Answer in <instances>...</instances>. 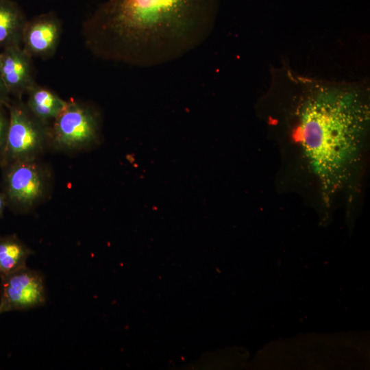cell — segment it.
Listing matches in <instances>:
<instances>
[{"instance_id":"obj_10","label":"cell","mask_w":370,"mask_h":370,"mask_svg":"<svg viewBox=\"0 0 370 370\" xmlns=\"http://www.w3.org/2000/svg\"><path fill=\"white\" fill-rule=\"evenodd\" d=\"M25 104L29 111L42 122L51 125L62 111L67 101L53 90L36 84L27 92Z\"/></svg>"},{"instance_id":"obj_4","label":"cell","mask_w":370,"mask_h":370,"mask_svg":"<svg viewBox=\"0 0 370 370\" xmlns=\"http://www.w3.org/2000/svg\"><path fill=\"white\" fill-rule=\"evenodd\" d=\"M50 149L67 153L88 151L102 138V116L94 106L73 99L50 125Z\"/></svg>"},{"instance_id":"obj_7","label":"cell","mask_w":370,"mask_h":370,"mask_svg":"<svg viewBox=\"0 0 370 370\" xmlns=\"http://www.w3.org/2000/svg\"><path fill=\"white\" fill-rule=\"evenodd\" d=\"M62 34V23L52 13L27 20L23 32L22 48L32 58L48 59L54 56Z\"/></svg>"},{"instance_id":"obj_5","label":"cell","mask_w":370,"mask_h":370,"mask_svg":"<svg viewBox=\"0 0 370 370\" xmlns=\"http://www.w3.org/2000/svg\"><path fill=\"white\" fill-rule=\"evenodd\" d=\"M9 126L0 167L16 162L39 160L50 149V125L36 117L23 99L7 105Z\"/></svg>"},{"instance_id":"obj_11","label":"cell","mask_w":370,"mask_h":370,"mask_svg":"<svg viewBox=\"0 0 370 370\" xmlns=\"http://www.w3.org/2000/svg\"><path fill=\"white\" fill-rule=\"evenodd\" d=\"M33 253L16 234L0 236V278L26 267Z\"/></svg>"},{"instance_id":"obj_12","label":"cell","mask_w":370,"mask_h":370,"mask_svg":"<svg viewBox=\"0 0 370 370\" xmlns=\"http://www.w3.org/2000/svg\"><path fill=\"white\" fill-rule=\"evenodd\" d=\"M9 115L5 106H0V166L2 163L8 136Z\"/></svg>"},{"instance_id":"obj_13","label":"cell","mask_w":370,"mask_h":370,"mask_svg":"<svg viewBox=\"0 0 370 370\" xmlns=\"http://www.w3.org/2000/svg\"><path fill=\"white\" fill-rule=\"evenodd\" d=\"M12 98L3 83L0 71V106H7Z\"/></svg>"},{"instance_id":"obj_3","label":"cell","mask_w":370,"mask_h":370,"mask_svg":"<svg viewBox=\"0 0 370 370\" xmlns=\"http://www.w3.org/2000/svg\"><path fill=\"white\" fill-rule=\"evenodd\" d=\"M1 169V191L6 206L14 213H29L51 196L53 170L40 159L16 162Z\"/></svg>"},{"instance_id":"obj_1","label":"cell","mask_w":370,"mask_h":370,"mask_svg":"<svg viewBox=\"0 0 370 370\" xmlns=\"http://www.w3.org/2000/svg\"><path fill=\"white\" fill-rule=\"evenodd\" d=\"M220 0H106L82 25L102 60L151 67L175 61L211 35Z\"/></svg>"},{"instance_id":"obj_9","label":"cell","mask_w":370,"mask_h":370,"mask_svg":"<svg viewBox=\"0 0 370 370\" xmlns=\"http://www.w3.org/2000/svg\"><path fill=\"white\" fill-rule=\"evenodd\" d=\"M27 19L19 5L12 0H0V47H21Z\"/></svg>"},{"instance_id":"obj_8","label":"cell","mask_w":370,"mask_h":370,"mask_svg":"<svg viewBox=\"0 0 370 370\" xmlns=\"http://www.w3.org/2000/svg\"><path fill=\"white\" fill-rule=\"evenodd\" d=\"M0 71L7 90L14 98L22 99L36 84L32 58L22 47L3 49Z\"/></svg>"},{"instance_id":"obj_14","label":"cell","mask_w":370,"mask_h":370,"mask_svg":"<svg viewBox=\"0 0 370 370\" xmlns=\"http://www.w3.org/2000/svg\"><path fill=\"white\" fill-rule=\"evenodd\" d=\"M7 206L5 197L2 192L0 191V219H1V217H3L5 208Z\"/></svg>"},{"instance_id":"obj_2","label":"cell","mask_w":370,"mask_h":370,"mask_svg":"<svg viewBox=\"0 0 370 370\" xmlns=\"http://www.w3.org/2000/svg\"><path fill=\"white\" fill-rule=\"evenodd\" d=\"M297 95L296 133L323 182L341 181L355 164L369 125V88L300 75L283 67Z\"/></svg>"},{"instance_id":"obj_6","label":"cell","mask_w":370,"mask_h":370,"mask_svg":"<svg viewBox=\"0 0 370 370\" xmlns=\"http://www.w3.org/2000/svg\"><path fill=\"white\" fill-rule=\"evenodd\" d=\"M0 279V314L32 309L46 302L44 278L38 271L24 267Z\"/></svg>"}]
</instances>
